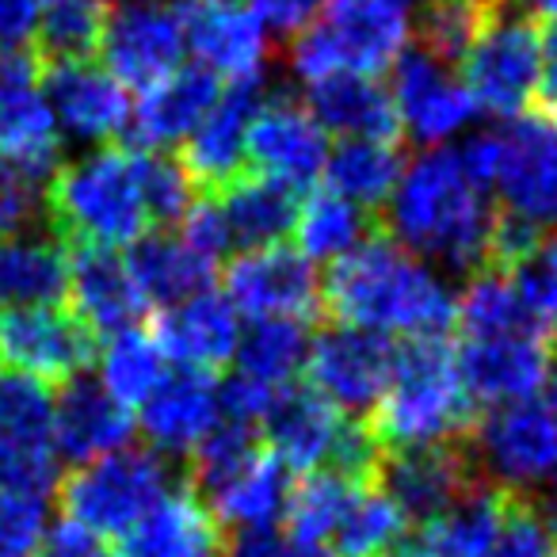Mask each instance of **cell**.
I'll list each match as a JSON object with an SVG mask.
<instances>
[{
	"label": "cell",
	"instance_id": "16",
	"mask_svg": "<svg viewBox=\"0 0 557 557\" xmlns=\"http://www.w3.org/2000/svg\"><path fill=\"white\" fill-rule=\"evenodd\" d=\"M473 455L458 443H440V447H412L382 455L374 485L397 504L405 523H432L447 508H455L473 485H478Z\"/></svg>",
	"mask_w": 557,
	"mask_h": 557
},
{
	"label": "cell",
	"instance_id": "39",
	"mask_svg": "<svg viewBox=\"0 0 557 557\" xmlns=\"http://www.w3.org/2000/svg\"><path fill=\"white\" fill-rule=\"evenodd\" d=\"M108 12L96 0H47L32 42L42 65L88 62L100 50Z\"/></svg>",
	"mask_w": 557,
	"mask_h": 557
},
{
	"label": "cell",
	"instance_id": "48",
	"mask_svg": "<svg viewBox=\"0 0 557 557\" xmlns=\"http://www.w3.org/2000/svg\"><path fill=\"white\" fill-rule=\"evenodd\" d=\"M329 0H252V12L263 27L278 35H298L321 16Z\"/></svg>",
	"mask_w": 557,
	"mask_h": 557
},
{
	"label": "cell",
	"instance_id": "7",
	"mask_svg": "<svg viewBox=\"0 0 557 557\" xmlns=\"http://www.w3.org/2000/svg\"><path fill=\"white\" fill-rule=\"evenodd\" d=\"M164 493H169L164 458L157 450L134 447L77 466L58 488L65 519L92 531L96 539L126 534Z\"/></svg>",
	"mask_w": 557,
	"mask_h": 557
},
{
	"label": "cell",
	"instance_id": "25",
	"mask_svg": "<svg viewBox=\"0 0 557 557\" xmlns=\"http://www.w3.org/2000/svg\"><path fill=\"white\" fill-rule=\"evenodd\" d=\"M138 409V424L157 455H191L222 424L214 374L187 371V367L176 374H164L161 386Z\"/></svg>",
	"mask_w": 557,
	"mask_h": 557
},
{
	"label": "cell",
	"instance_id": "9",
	"mask_svg": "<svg viewBox=\"0 0 557 557\" xmlns=\"http://www.w3.org/2000/svg\"><path fill=\"white\" fill-rule=\"evenodd\" d=\"M187 50L184 4L176 0H123L103 20L100 54L123 88L149 92L180 70Z\"/></svg>",
	"mask_w": 557,
	"mask_h": 557
},
{
	"label": "cell",
	"instance_id": "35",
	"mask_svg": "<svg viewBox=\"0 0 557 557\" xmlns=\"http://www.w3.org/2000/svg\"><path fill=\"white\" fill-rule=\"evenodd\" d=\"M401 141L348 138L329 153L325 180L329 191L348 199L359 210H374L401 184Z\"/></svg>",
	"mask_w": 557,
	"mask_h": 557
},
{
	"label": "cell",
	"instance_id": "24",
	"mask_svg": "<svg viewBox=\"0 0 557 557\" xmlns=\"http://www.w3.org/2000/svg\"><path fill=\"white\" fill-rule=\"evenodd\" d=\"M187 47L195 50L202 70L218 81L260 77L268 58V35L252 9H240L237 0H187L184 4Z\"/></svg>",
	"mask_w": 557,
	"mask_h": 557
},
{
	"label": "cell",
	"instance_id": "22",
	"mask_svg": "<svg viewBox=\"0 0 557 557\" xmlns=\"http://www.w3.org/2000/svg\"><path fill=\"white\" fill-rule=\"evenodd\" d=\"M42 92L58 131L77 141H111L131 126V96L108 70L92 62L42 65Z\"/></svg>",
	"mask_w": 557,
	"mask_h": 557
},
{
	"label": "cell",
	"instance_id": "13",
	"mask_svg": "<svg viewBox=\"0 0 557 557\" xmlns=\"http://www.w3.org/2000/svg\"><path fill=\"white\" fill-rule=\"evenodd\" d=\"M481 462L508 493H527L557 481V424L534 401L488 409L470 432Z\"/></svg>",
	"mask_w": 557,
	"mask_h": 557
},
{
	"label": "cell",
	"instance_id": "46",
	"mask_svg": "<svg viewBox=\"0 0 557 557\" xmlns=\"http://www.w3.org/2000/svg\"><path fill=\"white\" fill-rule=\"evenodd\" d=\"M523 290V298L531 302L534 313L549 321L557 329V233L542 237L539 252L531 256V263H523L519 271H511Z\"/></svg>",
	"mask_w": 557,
	"mask_h": 557
},
{
	"label": "cell",
	"instance_id": "31",
	"mask_svg": "<svg viewBox=\"0 0 557 557\" xmlns=\"http://www.w3.org/2000/svg\"><path fill=\"white\" fill-rule=\"evenodd\" d=\"M70 295V245L54 233L0 237V310L58 306Z\"/></svg>",
	"mask_w": 557,
	"mask_h": 557
},
{
	"label": "cell",
	"instance_id": "37",
	"mask_svg": "<svg viewBox=\"0 0 557 557\" xmlns=\"http://www.w3.org/2000/svg\"><path fill=\"white\" fill-rule=\"evenodd\" d=\"M310 344L302 321H256L237 344V374L268 389H283L302 371Z\"/></svg>",
	"mask_w": 557,
	"mask_h": 557
},
{
	"label": "cell",
	"instance_id": "1",
	"mask_svg": "<svg viewBox=\"0 0 557 557\" xmlns=\"http://www.w3.org/2000/svg\"><path fill=\"white\" fill-rule=\"evenodd\" d=\"M321 310L344 329L443 341L458 321V298L394 237H367L329 268V278L321 283Z\"/></svg>",
	"mask_w": 557,
	"mask_h": 557
},
{
	"label": "cell",
	"instance_id": "42",
	"mask_svg": "<svg viewBox=\"0 0 557 557\" xmlns=\"http://www.w3.org/2000/svg\"><path fill=\"white\" fill-rule=\"evenodd\" d=\"M54 394L47 382L0 363V432L24 443L54 447Z\"/></svg>",
	"mask_w": 557,
	"mask_h": 557
},
{
	"label": "cell",
	"instance_id": "30",
	"mask_svg": "<svg viewBox=\"0 0 557 557\" xmlns=\"http://www.w3.org/2000/svg\"><path fill=\"white\" fill-rule=\"evenodd\" d=\"M222 96V81L214 77L202 65L191 70H176L172 77H164L161 85H153L141 103L131 111L134 138L141 149L157 153L164 146H176V141L191 138L195 126L207 119V111Z\"/></svg>",
	"mask_w": 557,
	"mask_h": 557
},
{
	"label": "cell",
	"instance_id": "55",
	"mask_svg": "<svg viewBox=\"0 0 557 557\" xmlns=\"http://www.w3.org/2000/svg\"><path fill=\"white\" fill-rule=\"evenodd\" d=\"M394 4H401L405 9V4H428V0H394Z\"/></svg>",
	"mask_w": 557,
	"mask_h": 557
},
{
	"label": "cell",
	"instance_id": "53",
	"mask_svg": "<svg viewBox=\"0 0 557 557\" xmlns=\"http://www.w3.org/2000/svg\"><path fill=\"white\" fill-rule=\"evenodd\" d=\"M542 394H546V405H542V409H546L549 420L557 424V356H554V367H549V374H546V386H542Z\"/></svg>",
	"mask_w": 557,
	"mask_h": 557
},
{
	"label": "cell",
	"instance_id": "56",
	"mask_svg": "<svg viewBox=\"0 0 557 557\" xmlns=\"http://www.w3.org/2000/svg\"><path fill=\"white\" fill-rule=\"evenodd\" d=\"M549 557H557V539H554V549H549Z\"/></svg>",
	"mask_w": 557,
	"mask_h": 557
},
{
	"label": "cell",
	"instance_id": "3",
	"mask_svg": "<svg viewBox=\"0 0 557 557\" xmlns=\"http://www.w3.org/2000/svg\"><path fill=\"white\" fill-rule=\"evenodd\" d=\"M481 412L458 371V356L447 341H405L386 394L371 409L374 443L382 450L440 447L462 443L478 428Z\"/></svg>",
	"mask_w": 557,
	"mask_h": 557
},
{
	"label": "cell",
	"instance_id": "40",
	"mask_svg": "<svg viewBox=\"0 0 557 557\" xmlns=\"http://www.w3.org/2000/svg\"><path fill=\"white\" fill-rule=\"evenodd\" d=\"M100 382L119 405L134 409L141 405L164 379V351L149 329H126L115 333L103 348L100 359Z\"/></svg>",
	"mask_w": 557,
	"mask_h": 557
},
{
	"label": "cell",
	"instance_id": "27",
	"mask_svg": "<svg viewBox=\"0 0 557 557\" xmlns=\"http://www.w3.org/2000/svg\"><path fill=\"white\" fill-rule=\"evenodd\" d=\"M164 359H176L187 371H218L237 356L240 318L225 295L202 290L176 306H164L153 329Z\"/></svg>",
	"mask_w": 557,
	"mask_h": 557
},
{
	"label": "cell",
	"instance_id": "29",
	"mask_svg": "<svg viewBox=\"0 0 557 557\" xmlns=\"http://www.w3.org/2000/svg\"><path fill=\"white\" fill-rule=\"evenodd\" d=\"M504 500L508 488L478 481L455 508L417 527V534H405L394 557H488L504 519Z\"/></svg>",
	"mask_w": 557,
	"mask_h": 557
},
{
	"label": "cell",
	"instance_id": "51",
	"mask_svg": "<svg viewBox=\"0 0 557 557\" xmlns=\"http://www.w3.org/2000/svg\"><path fill=\"white\" fill-rule=\"evenodd\" d=\"M100 554H103V542L92 531H85L73 519H62V523L42 534L35 557H100Z\"/></svg>",
	"mask_w": 557,
	"mask_h": 557
},
{
	"label": "cell",
	"instance_id": "21",
	"mask_svg": "<svg viewBox=\"0 0 557 557\" xmlns=\"http://www.w3.org/2000/svg\"><path fill=\"white\" fill-rule=\"evenodd\" d=\"M351 417H344L336 405H329L313 386H283L263 412L260 428L268 450L298 473L329 470L336 458V447L344 440V428Z\"/></svg>",
	"mask_w": 557,
	"mask_h": 557
},
{
	"label": "cell",
	"instance_id": "32",
	"mask_svg": "<svg viewBox=\"0 0 557 557\" xmlns=\"http://www.w3.org/2000/svg\"><path fill=\"white\" fill-rule=\"evenodd\" d=\"M310 115L321 123V131L348 138L371 141H397L401 123L389 88H382L374 77H356V73H336L329 81L310 85Z\"/></svg>",
	"mask_w": 557,
	"mask_h": 557
},
{
	"label": "cell",
	"instance_id": "54",
	"mask_svg": "<svg viewBox=\"0 0 557 557\" xmlns=\"http://www.w3.org/2000/svg\"><path fill=\"white\" fill-rule=\"evenodd\" d=\"M527 12H531L534 20L539 16H549V20H557V0H519Z\"/></svg>",
	"mask_w": 557,
	"mask_h": 557
},
{
	"label": "cell",
	"instance_id": "18",
	"mask_svg": "<svg viewBox=\"0 0 557 557\" xmlns=\"http://www.w3.org/2000/svg\"><path fill=\"white\" fill-rule=\"evenodd\" d=\"M493 138V187H500L504 210L527 218L539 230L546 222H557V126L531 115Z\"/></svg>",
	"mask_w": 557,
	"mask_h": 557
},
{
	"label": "cell",
	"instance_id": "52",
	"mask_svg": "<svg viewBox=\"0 0 557 557\" xmlns=\"http://www.w3.org/2000/svg\"><path fill=\"white\" fill-rule=\"evenodd\" d=\"M42 9H47V0H0V47H24L39 27Z\"/></svg>",
	"mask_w": 557,
	"mask_h": 557
},
{
	"label": "cell",
	"instance_id": "15",
	"mask_svg": "<svg viewBox=\"0 0 557 557\" xmlns=\"http://www.w3.org/2000/svg\"><path fill=\"white\" fill-rule=\"evenodd\" d=\"M397 367V348L389 336L363 333V329H329L313 341L306 356L310 386L325 397L329 405L351 417V412L374 409L386 394Z\"/></svg>",
	"mask_w": 557,
	"mask_h": 557
},
{
	"label": "cell",
	"instance_id": "6",
	"mask_svg": "<svg viewBox=\"0 0 557 557\" xmlns=\"http://www.w3.org/2000/svg\"><path fill=\"white\" fill-rule=\"evenodd\" d=\"M409 47V16L394 0H329L321 16L290 42V70L306 85L336 73L379 77Z\"/></svg>",
	"mask_w": 557,
	"mask_h": 557
},
{
	"label": "cell",
	"instance_id": "44",
	"mask_svg": "<svg viewBox=\"0 0 557 557\" xmlns=\"http://www.w3.org/2000/svg\"><path fill=\"white\" fill-rule=\"evenodd\" d=\"M58 485V450L47 443H24L0 432V488L39 496Z\"/></svg>",
	"mask_w": 557,
	"mask_h": 557
},
{
	"label": "cell",
	"instance_id": "4",
	"mask_svg": "<svg viewBox=\"0 0 557 557\" xmlns=\"http://www.w3.org/2000/svg\"><path fill=\"white\" fill-rule=\"evenodd\" d=\"M50 230L70 248L138 245L153 230L141 180V149H100L50 176L42 195Z\"/></svg>",
	"mask_w": 557,
	"mask_h": 557
},
{
	"label": "cell",
	"instance_id": "33",
	"mask_svg": "<svg viewBox=\"0 0 557 557\" xmlns=\"http://www.w3.org/2000/svg\"><path fill=\"white\" fill-rule=\"evenodd\" d=\"M218 202L225 218V230H230L233 245L245 248H268V245H283V237L295 233L298 210H302V199H298L295 187L278 184V180L268 176H237L230 187H222L218 195H210Z\"/></svg>",
	"mask_w": 557,
	"mask_h": 557
},
{
	"label": "cell",
	"instance_id": "26",
	"mask_svg": "<svg viewBox=\"0 0 557 557\" xmlns=\"http://www.w3.org/2000/svg\"><path fill=\"white\" fill-rule=\"evenodd\" d=\"M134 417L126 405L103 389V382L81 379L65 382L62 394L54 397V450L70 462H96L103 455H115L131 443Z\"/></svg>",
	"mask_w": 557,
	"mask_h": 557
},
{
	"label": "cell",
	"instance_id": "43",
	"mask_svg": "<svg viewBox=\"0 0 557 557\" xmlns=\"http://www.w3.org/2000/svg\"><path fill=\"white\" fill-rule=\"evenodd\" d=\"M549 549H554V523H549L546 504L539 496L508 493L488 557H549Z\"/></svg>",
	"mask_w": 557,
	"mask_h": 557
},
{
	"label": "cell",
	"instance_id": "14",
	"mask_svg": "<svg viewBox=\"0 0 557 557\" xmlns=\"http://www.w3.org/2000/svg\"><path fill=\"white\" fill-rule=\"evenodd\" d=\"M455 356L473 405L500 409V405L531 401L546 386L557 356V333L534 329V333L470 336Z\"/></svg>",
	"mask_w": 557,
	"mask_h": 557
},
{
	"label": "cell",
	"instance_id": "12",
	"mask_svg": "<svg viewBox=\"0 0 557 557\" xmlns=\"http://www.w3.org/2000/svg\"><path fill=\"white\" fill-rule=\"evenodd\" d=\"M96 333L62 306L0 310V363L39 382H73L92 367Z\"/></svg>",
	"mask_w": 557,
	"mask_h": 557
},
{
	"label": "cell",
	"instance_id": "17",
	"mask_svg": "<svg viewBox=\"0 0 557 557\" xmlns=\"http://www.w3.org/2000/svg\"><path fill=\"white\" fill-rule=\"evenodd\" d=\"M260 103H263L260 77L233 81L230 88H222L218 103L195 126V134L184 146V157H180V169L187 172L191 187H199L202 195H218L237 176H245L248 126H252Z\"/></svg>",
	"mask_w": 557,
	"mask_h": 557
},
{
	"label": "cell",
	"instance_id": "23",
	"mask_svg": "<svg viewBox=\"0 0 557 557\" xmlns=\"http://www.w3.org/2000/svg\"><path fill=\"white\" fill-rule=\"evenodd\" d=\"M123 557H230V531L191 485L169 488L131 531Z\"/></svg>",
	"mask_w": 557,
	"mask_h": 557
},
{
	"label": "cell",
	"instance_id": "45",
	"mask_svg": "<svg viewBox=\"0 0 557 557\" xmlns=\"http://www.w3.org/2000/svg\"><path fill=\"white\" fill-rule=\"evenodd\" d=\"M47 534V508L39 496L0 488V557H35Z\"/></svg>",
	"mask_w": 557,
	"mask_h": 557
},
{
	"label": "cell",
	"instance_id": "5",
	"mask_svg": "<svg viewBox=\"0 0 557 557\" xmlns=\"http://www.w3.org/2000/svg\"><path fill=\"white\" fill-rule=\"evenodd\" d=\"M225 531H263L290 496V470L245 424H222L191 450V481Z\"/></svg>",
	"mask_w": 557,
	"mask_h": 557
},
{
	"label": "cell",
	"instance_id": "49",
	"mask_svg": "<svg viewBox=\"0 0 557 557\" xmlns=\"http://www.w3.org/2000/svg\"><path fill=\"white\" fill-rule=\"evenodd\" d=\"M230 557H329L318 546H302V542L275 534V527L263 531H240L237 539H230Z\"/></svg>",
	"mask_w": 557,
	"mask_h": 557
},
{
	"label": "cell",
	"instance_id": "19",
	"mask_svg": "<svg viewBox=\"0 0 557 557\" xmlns=\"http://www.w3.org/2000/svg\"><path fill=\"white\" fill-rule=\"evenodd\" d=\"M389 96H394L401 131H409V138H417L420 146H440L455 138L478 115L470 88L428 50H405L401 62L394 65Z\"/></svg>",
	"mask_w": 557,
	"mask_h": 557
},
{
	"label": "cell",
	"instance_id": "28",
	"mask_svg": "<svg viewBox=\"0 0 557 557\" xmlns=\"http://www.w3.org/2000/svg\"><path fill=\"white\" fill-rule=\"evenodd\" d=\"M70 298L73 313L96 336H115L138 329L146 313L138 283L131 268L111 248H70Z\"/></svg>",
	"mask_w": 557,
	"mask_h": 557
},
{
	"label": "cell",
	"instance_id": "2",
	"mask_svg": "<svg viewBox=\"0 0 557 557\" xmlns=\"http://www.w3.org/2000/svg\"><path fill=\"white\" fill-rule=\"evenodd\" d=\"M496 214L488 187L470 172L458 149H432L394 187L389 233L412 256L435 260L450 271L488 263Z\"/></svg>",
	"mask_w": 557,
	"mask_h": 557
},
{
	"label": "cell",
	"instance_id": "50",
	"mask_svg": "<svg viewBox=\"0 0 557 557\" xmlns=\"http://www.w3.org/2000/svg\"><path fill=\"white\" fill-rule=\"evenodd\" d=\"M534 115L557 126V20L539 35V81H534Z\"/></svg>",
	"mask_w": 557,
	"mask_h": 557
},
{
	"label": "cell",
	"instance_id": "34",
	"mask_svg": "<svg viewBox=\"0 0 557 557\" xmlns=\"http://www.w3.org/2000/svg\"><path fill=\"white\" fill-rule=\"evenodd\" d=\"M126 268H131L146 306H176L210 290L218 263L195 252L180 233H157V237H141L134 245Z\"/></svg>",
	"mask_w": 557,
	"mask_h": 557
},
{
	"label": "cell",
	"instance_id": "38",
	"mask_svg": "<svg viewBox=\"0 0 557 557\" xmlns=\"http://www.w3.org/2000/svg\"><path fill=\"white\" fill-rule=\"evenodd\" d=\"M405 516L397 511V504L382 493L379 485H363L359 496L351 500L348 516L341 519V527L329 539L325 554L329 557H394V549L405 539Z\"/></svg>",
	"mask_w": 557,
	"mask_h": 557
},
{
	"label": "cell",
	"instance_id": "10",
	"mask_svg": "<svg viewBox=\"0 0 557 557\" xmlns=\"http://www.w3.org/2000/svg\"><path fill=\"white\" fill-rule=\"evenodd\" d=\"M0 157L32 180L54 176L62 131L42 92V62L35 50H0Z\"/></svg>",
	"mask_w": 557,
	"mask_h": 557
},
{
	"label": "cell",
	"instance_id": "36",
	"mask_svg": "<svg viewBox=\"0 0 557 557\" xmlns=\"http://www.w3.org/2000/svg\"><path fill=\"white\" fill-rule=\"evenodd\" d=\"M363 485H371V481L344 478V473L333 470L310 473L302 485L290 488L287 508H283V516H287V539L302 542V546L325 549Z\"/></svg>",
	"mask_w": 557,
	"mask_h": 557
},
{
	"label": "cell",
	"instance_id": "57",
	"mask_svg": "<svg viewBox=\"0 0 557 557\" xmlns=\"http://www.w3.org/2000/svg\"><path fill=\"white\" fill-rule=\"evenodd\" d=\"M96 4H103V0H96ZM115 4H119V0H115Z\"/></svg>",
	"mask_w": 557,
	"mask_h": 557
},
{
	"label": "cell",
	"instance_id": "11",
	"mask_svg": "<svg viewBox=\"0 0 557 557\" xmlns=\"http://www.w3.org/2000/svg\"><path fill=\"white\" fill-rule=\"evenodd\" d=\"M225 298L237 318L313 321L321 313V283L313 263L290 245L245 248L225 268Z\"/></svg>",
	"mask_w": 557,
	"mask_h": 557
},
{
	"label": "cell",
	"instance_id": "47",
	"mask_svg": "<svg viewBox=\"0 0 557 557\" xmlns=\"http://www.w3.org/2000/svg\"><path fill=\"white\" fill-rule=\"evenodd\" d=\"M42 210V195L35 191V180L20 172L16 164L0 161V237H16L35 222Z\"/></svg>",
	"mask_w": 557,
	"mask_h": 557
},
{
	"label": "cell",
	"instance_id": "8",
	"mask_svg": "<svg viewBox=\"0 0 557 557\" xmlns=\"http://www.w3.org/2000/svg\"><path fill=\"white\" fill-rule=\"evenodd\" d=\"M539 20L519 0H508L488 20L485 32L473 39L470 54L462 58V85L470 88L478 108L500 119L523 115L539 81Z\"/></svg>",
	"mask_w": 557,
	"mask_h": 557
},
{
	"label": "cell",
	"instance_id": "20",
	"mask_svg": "<svg viewBox=\"0 0 557 557\" xmlns=\"http://www.w3.org/2000/svg\"><path fill=\"white\" fill-rule=\"evenodd\" d=\"M248 161L260 169V176L306 191L325 172L329 138L302 100L275 96L260 103L248 126Z\"/></svg>",
	"mask_w": 557,
	"mask_h": 557
},
{
	"label": "cell",
	"instance_id": "41",
	"mask_svg": "<svg viewBox=\"0 0 557 557\" xmlns=\"http://www.w3.org/2000/svg\"><path fill=\"white\" fill-rule=\"evenodd\" d=\"M298 252L306 260H341L356 245L367 240V214L359 207H351L348 199L333 191L313 195L310 202H302L295 222Z\"/></svg>",
	"mask_w": 557,
	"mask_h": 557
}]
</instances>
